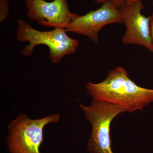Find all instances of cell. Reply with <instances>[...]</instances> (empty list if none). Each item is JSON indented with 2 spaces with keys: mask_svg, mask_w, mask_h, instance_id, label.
<instances>
[{
  "mask_svg": "<svg viewBox=\"0 0 153 153\" xmlns=\"http://www.w3.org/2000/svg\"><path fill=\"white\" fill-rule=\"evenodd\" d=\"M86 91L93 100L112 103L126 112L142 111L153 102V89L137 85L122 67L110 71L101 82H88Z\"/></svg>",
  "mask_w": 153,
  "mask_h": 153,
  "instance_id": "obj_1",
  "label": "cell"
},
{
  "mask_svg": "<svg viewBox=\"0 0 153 153\" xmlns=\"http://www.w3.org/2000/svg\"><path fill=\"white\" fill-rule=\"evenodd\" d=\"M63 28H54L49 31L36 30L24 20L18 21L17 38L20 42H28L22 53L25 56L33 54L38 45H43L49 49V58L52 63H59L63 57L76 52L79 41L69 37Z\"/></svg>",
  "mask_w": 153,
  "mask_h": 153,
  "instance_id": "obj_2",
  "label": "cell"
},
{
  "mask_svg": "<svg viewBox=\"0 0 153 153\" xmlns=\"http://www.w3.org/2000/svg\"><path fill=\"white\" fill-rule=\"evenodd\" d=\"M60 118L57 113L35 119L26 114L19 115L8 126L6 142L9 153H41L44 128L58 122Z\"/></svg>",
  "mask_w": 153,
  "mask_h": 153,
  "instance_id": "obj_3",
  "label": "cell"
},
{
  "mask_svg": "<svg viewBox=\"0 0 153 153\" xmlns=\"http://www.w3.org/2000/svg\"><path fill=\"white\" fill-rule=\"evenodd\" d=\"M85 120L91 125L86 148L89 153H114L111 148L110 126L112 121L125 111L112 103L92 100L88 105L79 104Z\"/></svg>",
  "mask_w": 153,
  "mask_h": 153,
  "instance_id": "obj_4",
  "label": "cell"
},
{
  "mask_svg": "<svg viewBox=\"0 0 153 153\" xmlns=\"http://www.w3.org/2000/svg\"><path fill=\"white\" fill-rule=\"evenodd\" d=\"M123 23L120 10L113 5L109 0L99 8L76 17L65 28L67 33H73L88 37L95 44L99 43V33L106 25Z\"/></svg>",
  "mask_w": 153,
  "mask_h": 153,
  "instance_id": "obj_5",
  "label": "cell"
},
{
  "mask_svg": "<svg viewBox=\"0 0 153 153\" xmlns=\"http://www.w3.org/2000/svg\"><path fill=\"white\" fill-rule=\"evenodd\" d=\"M144 5L141 1L126 4L120 10L126 33L122 43L126 45L136 44L147 48L152 52L153 46L150 29V16L142 13Z\"/></svg>",
  "mask_w": 153,
  "mask_h": 153,
  "instance_id": "obj_6",
  "label": "cell"
},
{
  "mask_svg": "<svg viewBox=\"0 0 153 153\" xmlns=\"http://www.w3.org/2000/svg\"><path fill=\"white\" fill-rule=\"evenodd\" d=\"M28 18L44 27L65 29L79 16L69 10L67 0H26Z\"/></svg>",
  "mask_w": 153,
  "mask_h": 153,
  "instance_id": "obj_7",
  "label": "cell"
},
{
  "mask_svg": "<svg viewBox=\"0 0 153 153\" xmlns=\"http://www.w3.org/2000/svg\"><path fill=\"white\" fill-rule=\"evenodd\" d=\"M9 13V2L8 0H0V22L7 19Z\"/></svg>",
  "mask_w": 153,
  "mask_h": 153,
  "instance_id": "obj_8",
  "label": "cell"
},
{
  "mask_svg": "<svg viewBox=\"0 0 153 153\" xmlns=\"http://www.w3.org/2000/svg\"><path fill=\"white\" fill-rule=\"evenodd\" d=\"M111 4L117 9H120L125 5L126 0H109Z\"/></svg>",
  "mask_w": 153,
  "mask_h": 153,
  "instance_id": "obj_9",
  "label": "cell"
},
{
  "mask_svg": "<svg viewBox=\"0 0 153 153\" xmlns=\"http://www.w3.org/2000/svg\"><path fill=\"white\" fill-rule=\"evenodd\" d=\"M150 29L151 36H152L153 46V13L152 15L150 16ZM152 52H153V51Z\"/></svg>",
  "mask_w": 153,
  "mask_h": 153,
  "instance_id": "obj_10",
  "label": "cell"
},
{
  "mask_svg": "<svg viewBox=\"0 0 153 153\" xmlns=\"http://www.w3.org/2000/svg\"><path fill=\"white\" fill-rule=\"evenodd\" d=\"M138 1H141V0H126V4H130Z\"/></svg>",
  "mask_w": 153,
  "mask_h": 153,
  "instance_id": "obj_11",
  "label": "cell"
},
{
  "mask_svg": "<svg viewBox=\"0 0 153 153\" xmlns=\"http://www.w3.org/2000/svg\"><path fill=\"white\" fill-rule=\"evenodd\" d=\"M95 2L99 4H102L105 2L107 0H93Z\"/></svg>",
  "mask_w": 153,
  "mask_h": 153,
  "instance_id": "obj_12",
  "label": "cell"
},
{
  "mask_svg": "<svg viewBox=\"0 0 153 153\" xmlns=\"http://www.w3.org/2000/svg\"><path fill=\"white\" fill-rule=\"evenodd\" d=\"M24 1H26V0H24Z\"/></svg>",
  "mask_w": 153,
  "mask_h": 153,
  "instance_id": "obj_13",
  "label": "cell"
}]
</instances>
